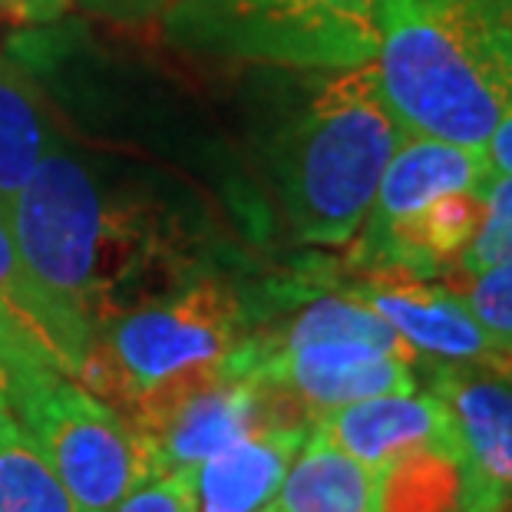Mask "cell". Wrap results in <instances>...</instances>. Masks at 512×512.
Wrapping results in <instances>:
<instances>
[{
	"instance_id": "obj_3",
	"label": "cell",
	"mask_w": 512,
	"mask_h": 512,
	"mask_svg": "<svg viewBox=\"0 0 512 512\" xmlns=\"http://www.w3.org/2000/svg\"><path fill=\"white\" fill-rule=\"evenodd\" d=\"M407 126L390 110L374 67L334 70L271 143V185L301 245H347Z\"/></svg>"
},
{
	"instance_id": "obj_23",
	"label": "cell",
	"mask_w": 512,
	"mask_h": 512,
	"mask_svg": "<svg viewBox=\"0 0 512 512\" xmlns=\"http://www.w3.org/2000/svg\"><path fill=\"white\" fill-rule=\"evenodd\" d=\"M86 10L113 20H146L156 14H166L172 0H80Z\"/></svg>"
},
{
	"instance_id": "obj_17",
	"label": "cell",
	"mask_w": 512,
	"mask_h": 512,
	"mask_svg": "<svg viewBox=\"0 0 512 512\" xmlns=\"http://www.w3.org/2000/svg\"><path fill=\"white\" fill-rule=\"evenodd\" d=\"M0 512H76L67 486L0 397Z\"/></svg>"
},
{
	"instance_id": "obj_10",
	"label": "cell",
	"mask_w": 512,
	"mask_h": 512,
	"mask_svg": "<svg viewBox=\"0 0 512 512\" xmlns=\"http://www.w3.org/2000/svg\"><path fill=\"white\" fill-rule=\"evenodd\" d=\"M344 291L370 304L413 354L427 357V364L509 361L479 328L463 291L400 275H364Z\"/></svg>"
},
{
	"instance_id": "obj_6",
	"label": "cell",
	"mask_w": 512,
	"mask_h": 512,
	"mask_svg": "<svg viewBox=\"0 0 512 512\" xmlns=\"http://www.w3.org/2000/svg\"><path fill=\"white\" fill-rule=\"evenodd\" d=\"M123 417L143 440L149 479L195 470L255 430L311 427V413L288 390L238 374L228 357L152 384Z\"/></svg>"
},
{
	"instance_id": "obj_19",
	"label": "cell",
	"mask_w": 512,
	"mask_h": 512,
	"mask_svg": "<svg viewBox=\"0 0 512 512\" xmlns=\"http://www.w3.org/2000/svg\"><path fill=\"white\" fill-rule=\"evenodd\" d=\"M463 298L496 351L512 361V261H499L466 278Z\"/></svg>"
},
{
	"instance_id": "obj_11",
	"label": "cell",
	"mask_w": 512,
	"mask_h": 512,
	"mask_svg": "<svg viewBox=\"0 0 512 512\" xmlns=\"http://www.w3.org/2000/svg\"><path fill=\"white\" fill-rule=\"evenodd\" d=\"M311 427L374 473L417 450L453 440L450 413L433 390H400L344 403L318 413Z\"/></svg>"
},
{
	"instance_id": "obj_14",
	"label": "cell",
	"mask_w": 512,
	"mask_h": 512,
	"mask_svg": "<svg viewBox=\"0 0 512 512\" xmlns=\"http://www.w3.org/2000/svg\"><path fill=\"white\" fill-rule=\"evenodd\" d=\"M0 311L20 324V331L50 357L60 374H67L73 380L80 377V367L86 361V351H90L93 334L73 311L63 308L30 275L4 212H0Z\"/></svg>"
},
{
	"instance_id": "obj_5",
	"label": "cell",
	"mask_w": 512,
	"mask_h": 512,
	"mask_svg": "<svg viewBox=\"0 0 512 512\" xmlns=\"http://www.w3.org/2000/svg\"><path fill=\"white\" fill-rule=\"evenodd\" d=\"M162 24L182 50L334 73L374 63L380 0H172Z\"/></svg>"
},
{
	"instance_id": "obj_24",
	"label": "cell",
	"mask_w": 512,
	"mask_h": 512,
	"mask_svg": "<svg viewBox=\"0 0 512 512\" xmlns=\"http://www.w3.org/2000/svg\"><path fill=\"white\" fill-rule=\"evenodd\" d=\"M483 156L493 172H506V176H512V103H509V110L499 116L493 133H489Z\"/></svg>"
},
{
	"instance_id": "obj_25",
	"label": "cell",
	"mask_w": 512,
	"mask_h": 512,
	"mask_svg": "<svg viewBox=\"0 0 512 512\" xmlns=\"http://www.w3.org/2000/svg\"><path fill=\"white\" fill-rule=\"evenodd\" d=\"M503 512H512V509H503Z\"/></svg>"
},
{
	"instance_id": "obj_20",
	"label": "cell",
	"mask_w": 512,
	"mask_h": 512,
	"mask_svg": "<svg viewBox=\"0 0 512 512\" xmlns=\"http://www.w3.org/2000/svg\"><path fill=\"white\" fill-rule=\"evenodd\" d=\"M43 367H53V361L20 331V324L14 318H7L0 311V397L10 400V390Z\"/></svg>"
},
{
	"instance_id": "obj_22",
	"label": "cell",
	"mask_w": 512,
	"mask_h": 512,
	"mask_svg": "<svg viewBox=\"0 0 512 512\" xmlns=\"http://www.w3.org/2000/svg\"><path fill=\"white\" fill-rule=\"evenodd\" d=\"M70 0H0V20L10 24H53L67 14Z\"/></svg>"
},
{
	"instance_id": "obj_2",
	"label": "cell",
	"mask_w": 512,
	"mask_h": 512,
	"mask_svg": "<svg viewBox=\"0 0 512 512\" xmlns=\"http://www.w3.org/2000/svg\"><path fill=\"white\" fill-rule=\"evenodd\" d=\"M370 67L407 133L483 152L512 103V0H380Z\"/></svg>"
},
{
	"instance_id": "obj_7",
	"label": "cell",
	"mask_w": 512,
	"mask_h": 512,
	"mask_svg": "<svg viewBox=\"0 0 512 512\" xmlns=\"http://www.w3.org/2000/svg\"><path fill=\"white\" fill-rule=\"evenodd\" d=\"M7 403L67 486L76 512H116L149 479L143 440L123 413L60 370L24 377Z\"/></svg>"
},
{
	"instance_id": "obj_4",
	"label": "cell",
	"mask_w": 512,
	"mask_h": 512,
	"mask_svg": "<svg viewBox=\"0 0 512 512\" xmlns=\"http://www.w3.org/2000/svg\"><path fill=\"white\" fill-rule=\"evenodd\" d=\"M252 324V301L232 281L199 271L93 328L76 380L123 413L159 380L225 361Z\"/></svg>"
},
{
	"instance_id": "obj_1",
	"label": "cell",
	"mask_w": 512,
	"mask_h": 512,
	"mask_svg": "<svg viewBox=\"0 0 512 512\" xmlns=\"http://www.w3.org/2000/svg\"><path fill=\"white\" fill-rule=\"evenodd\" d=\"M34 275L86 328L172 291L202 268L139 209H110L73 152L50 149L7 215Z\"/></svg>"
},
{
	"instance_id": "obj_21",
	"label": "cell",
	"mask_w": 512,
	"mask_h": 512,
	"mask_svg": "<svg viewBox=\"0 0 512 512\" xmlns=\"http://www.w3.org/2000/svg\"><path fill=\"white\" fill-rule=\"evenodd\" d=\"M195 470L166 473L136 486L116 512H195Z\"/></svg>"
},
{
	"instance_id": "obj_18",
	"label": "cell",
	"mask_w": 512,
	"mask_h": 512,
	"mask_svg": "<svg viewBox=\"0 0 512 512\" xmlns=\"http://www.w3.org/2000/svg\"><path fill=\"white\" fill-rule=\"evenodd\" d=\"M499 261H512V176L489 172L483 185V219H479L473 242L456 261V271L470 278Z\"/></svg>"
},
{
	"instance_id": "obj_16",
	"label": "cell",
	"mask_w": 512,
	"mask_h": 512,
	"mask_svg": "<svg viewBox=\"0 0 512 512\" xmlns=\"http://www.w3.org/2000/svg\"><path fill=\"white\" fill-rule=\"evenodd\" d=\"M50 149V113L37 80L14 57H0V212L4 215H10L20 189Z\"/></svg>"
},
{
	"instance_id": "obj_9",
	"label": "cell",
	"mask_w": 512,
	"mask_h": 512,
	"mask_svg": "<svg viewBox=\"0 0 512 512\" xmlns=\"http://www.w3.org/2000/svg\"><path fill=\"white\" fill-rule=\"evenodd\" d=\"M413 367V354L367 341H314L261 361L252 377L288 390L314 420L318 413L354 400L417 390Z\"/></svg>"
},
{
	"instance_id": "obj_13",
	"label": "cell",
	"mask_w": 512,
	"mask_h": 512,
	"mask_svg": "<svg viewBox=\"0 0 512 512\" xmlns=\"http://www.w3.org/2000/svg\"><path fill=\"white\" fill-rule=\"evenodd\" d=\"M311 427H265L195 466V512H265Z\"/></svg>"
},
{
	"instance_id": "obj_8",
	"label": "cell",
	"mask_w": 512,
	"mask_h": 512,
	"mask_svg": "<svg viewBox=\"0 0 512 512\" xmlns=\"http://www.w3.org/2000/svg\"><path fill=\"white\" fill-rule=\"evenodd\" d=\"M430 390L489 509H512V361L430 364Z\"/></svg>"
},
{
	"instance_id": "obj_12",
	"label": "cell",
	"mask_w": 512,
	"mask_h": 512,
	"mask_svg": "<svg viewBox=\"0 0 512 512\" xmlns=\"http://www.w3.org/2000/svg\"><path fill=\"white\" fill-rule=\"evenodd\" d=\"M489 162L479 149H466L446 139L407 133V139L390 156L384 176L377 182L374 202L357 232H380L446 192L473 189L489 176Z\"/></svg>"
},
{
	"instance_id": "obj_15",
	"label": "cell",
	"mask_w": 512,
	"mask_h": 512,
	"mask_svg": "<svg viewBox=\"0 0 512 512\" xmlns=\"http://www.w3.org/2000/svg\"><path fill=\"white\" fill-rule=\"evenodd\" d=\"M265 512H377V473L311 427Z\"/></svg>"
}]
</instances>
